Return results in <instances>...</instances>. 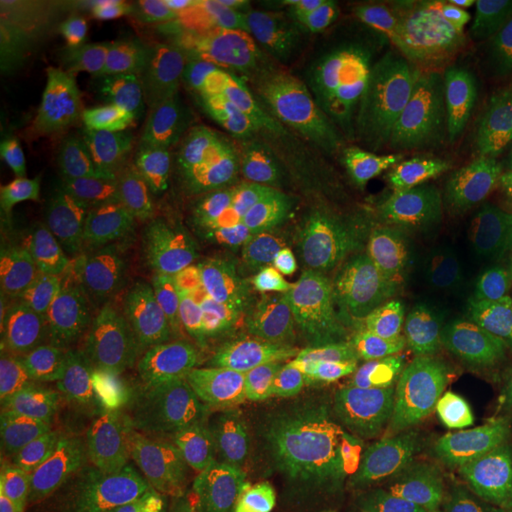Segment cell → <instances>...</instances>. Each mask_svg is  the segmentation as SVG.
Wrapping results in <instances>:
<instances>
[{
	"label": "cell",
	"mask_w": 512,
	"mask_h": 512,
	"mask_svg": "<svg viewBox=\"0 0 512 512\" xmlns=\"http://www.w3.org/2000/svg\"><path fill=\"white\" fill-rule=\"evenodd\" d=\"M145 413L157 448L280 446L249 430L209 347L190 339H171L152 358L145 382Z\"/></svg>",
	"instance_id": "obj_7"
},
{
	"label": "cell",
	"mask_w": 512,
	"mask_h": 512,
	"mask_svg": "<svg viewBox=\"0 0 512 512\" xmlns=\"http://www.w3.org/2000/svg\"><path fill=\"white\" fill-rule=\"evenodd\" d=\"M332 411L377 482L401 484L418 472L427 425V384L418 370L349 358Z\"/></svg>",
	"instance_id": "obj_8"
},
{
	"label": "cell",
	"mask_w": 512,
	"mask_h": 512,
	"mask_svg": "<svg viewBox=\"0 0 512 512\" xmlns=\"http://www.w3.org/2000/svg\"><path fill=\"white\" fill-rule=\"evenodd\" d=\"M512 406V316L479 318L460 339L444 389L456 434L486 425Z\"/></svg>",
	"instance_id": "obj_14"
},
{
	"label": "cell",
	"mask_w": 512,
	"mask_h": 512,
	"mask_svg": "<svg viewBox=\"0 0 512 512\" xmlns=\"http://www.w3.org/2000/svg\"><path fill=\"white\" fill-rule=\"evenodd\" d=\"M226 377L240 418L268 444L287 446L316 413L335 361V339L323 328H242L211 320L207 342Z\"/></svg>",
	"instance_id": "obj_5"
},
{
	"label": "cell",
	"mask_w": 512,
	"mask_h": 512,
	"mask_svg": "<svg viewBox=\"0 0 512 512\" xmlns=\"http://www.w3.org/2000/svg\"><path fill=\"white\" fill-rule=\"evenodd\" d=\"M188 185L119 169L117 209L83 316L105 337L145 335L188 309L209 280Z\"/></svg>",
	"instance_id": "obj_2"
},
{
	"label": "cell",
	"mask_w": 512,
	"mask_h": 512,
	"mask_svg": "<svg viewBox=\"0 0 512 512\" xmlns=\"http://www.w3.org/2000/svg\"><path fill=\"white\" fill-rule=\"evenodd\" d=\"M216 323L242 328H313L339 294L328 283L287 261L230 268L211 273L204 287Z\"/></svg>",
	"instance_id": "obj_12"
},
{
	"label": "cell",
	"mask_w": 512,
	"mask_h": 512,
	"mask_svg": "<svg viewBox=\"0 0 512 512\" xmlns=\"http://www.w3.org/2000/svg\"><path fill=\"white\" fill-rule=\"evenodd\" d=\"M299 501L306 512H384L366 453L335 411H316L292 437Z\"/></svg>",
	"instance_id": "obj_13"
},
{
	"label": "cell",
	"mask_w": 512,
	"mask_h": 512,
	"mask_svg": "<svg viewBox=\"0 0 512 512\" xmlns=\"http://www.w3.org/2000/svg\"><path fill=\"white\" fill-rule=\"evenodd\" d=\"M375 117L347 100L275 107L259 190L337 185L349 190L366 164Z\"/></svg>",
	"instance_id": "obj_9"
},
{
	"label": "cell",
	"mask_w": 512,
	"mask_h": 512,
	"mask_svg": "<svg viewBox=\"0 0 512 512\" xmlns=\"http://www.w3.org/2000/svg\"><path fill=\"white\" fill-rule=\"evenodd\" d=\"M268 512H306L304 508H280V510H268Z\"/></svg>",
	"instance_id": "obj_28"
},
{
	"label": "cell",
	"mask_w": 512,
	"mask_h": 512,
	"mask_svg": "<svg viewBox=\"0 0 512 512\" xmlns=\"http://www.w3.org/2000/svg\"><path fill=\"white\" fill-rule=\"evenodd\" d=\"M275 105L209 107L192 117L166 114L152 131V152L164 178L188 185L219 181L259 190Z\"/></svg>",
	"instance_id": "obj_11"
},
{
	"label": "cell",
	"mask_w": 512,
	"mask_h": 512,
	"mask_svg": "<svg viewBox=\"0 0 512 512\" xmlns=\"http://www.w3.org/2000/svg\"><path fill=\"white\" fill-rule=\"evenodd\" d=\"M501 247H503V259H505V266L510 268V273H512V242H501Z\"/></svg>",
	"instance_id": "obj_27"
},
{
	"label": "cell",
	"mask_w": 512,
	"mask_h": 512,
	"mask_svg": "<svg viewBox=\"0 0 512 512\" xmlns=\"http://www.w3.org/2000/svg\"><path fill=\"white\" fill-rule=\"evenodd\" d=\"M152 465L209 512L302 508L292 444L157 448Z\"/></svg>",
	"instance_id": "obj_10"
},
{
	"label": "cell",
	"mask_w": 512,
	"mask_h": 512,
	"mask_svg": "<svg viewBox=\"0 0 512 512\" xmlns=\"http://www.w3.org/2000/svg\"><path fill=\"white\" fill-rule=\"evenodd\" d=\"M482 290L448 233L377 275L349 358L422 373L477 323Z\"/></svg>",
	"instance_id": "obj_4"
},
{
	"label": "cell",
	"mask_w": 512,
	"mask_h": 512,
	"mask_svg": "<svg viewBox=\"0 0 512 512\" xmlns=\"http://www.w3.org/2000/svg\"><path fill=\"white\" fill-rule=\"evenodd\" d=\"M145 74L171 117H192L209 110L221 67L209 43L181 36L147 60Z\"/></svg>",
	"instance_id": "obj_20"
},
{
	"label": "cell",
	"mask_w": 512,
	"mask_h": 512,
	"mask_svg": "<svg viewBox=\"0 0 512 512\" xmlns=\"http://www.w3.org/2000/svg\"><path fill=\"white\" fill-rule=\"evenodd\" d=\"M491 512H512V489L505 496L498 498V503L491 508Z\"/></svg>",
	"instance_id": "obj_26"
},
{
	"label": "cell",
	"mask_w": 512,
	"mask_h": 512,
	"mask_svg": "<svg viewBox=\"0 0 512 512\" xmlns=\"http://www.w3.org/2000/svg\"><path fill=\"white\" fill-rule=\"evenodd\" d=\"M102 441L43 444L0 472V512H41L50 505L98 501Z\"/></svg>",
	"instance_id": "obj_15"
},
{
	"label": "cell",
	"mask_w": 512,
	"mask_h": 512,
	"mask_svg": "<svg viewBox=\"0 0 512 512\" xmlns=\"http://www.w3.org/2000/svg\"><path fill=\"white\" fill-rule=\"evenodd\" d=\"M183 17H192L190 5L3 0L5 181H29L46 171L95 107L143 64L152 38Z\"/></svg>",
	"instance_id": "obj_1"
},
{
	"label": "cell",
	"mask_w": 512,
	"mask_h": 512,
	"mask_svg": "<svg viewBox=\"0 0 512 512\" xmlns=\"http://www.w3.org/2000/svg\"><path fill=\"white\" fill-rule=\"evenodd\" d=\"M0 387L43 444H62L64 396L46 351L34 344L5 351Z\"/></svg>",
	"instance_id": "obj_19"
},
{
	"label": "cell",
	"mask_w": 512,
	"mask_h": 512,
	"mask_svg": "<svg viewBox=\"0 0 512 512\" xmlns=\"http://www.w3.org/2000/svg\"><path fill=\"white\" fill-rule=\"evenodd\" d=\"M415 86L430 93V110L451 119L467 140V150L512 152V79L486 81L467 76L420 72L401 64Z\"/></svg>",
	"instance_id": "obj_17"
},
{
	"label": "cell",
	"mask_w": 512,
	"mask_h": 512,
	"mask_svg": "<svg viewBox=\"0 0 512 512\" xmlns=\"http://www.w3.org/2000/svg\"><path fill=\"white\" fill-rule=\"evenodd\" d=\"M456 200L472 221L498 238L512 209V152L467 150Z\"/></svg>",
	"instance_id": "obj_22"
},
{
	"label": "cell",
	"mask_w": 512,
	"mask_h": 512,
	"mask_svg": "<svg viewBox=\"0 0 512 512\" xmlns=\"http://www.w3.org/2000/svg\"><path fill=\"white\" fill-rule=\"evenodd\" d=\"M325 38L356 60H413L444 46V34L418 15L411 0H351L335 5L330 8Z\"/></svg>",
	"instance_id": "obj_16"
},
{
	"label": "cell",
	"mask_w": 512,
	"mask_h": 512,
	"mask_svg": "<svg viewBox=\"0 0 512 512\" xmlns=\"http://www.w3.org/2000/svg\"><path fill=\"white\" fill-rule=\"evenodd\" d=\"M467 472L482 484H512V406L477 430L460 434Z\"/></svg>",
	"instance_id": "obj_23"
},
{
	"label": "cell",
	"mask_w": 512,
	"mask_h": 512,
	"mask_svg": "<svg viewBox=\"0 0 512 512\" xmlns=\"http://www.w3.org/2000/svg\"><path fill=\"white\" fill-rule=\"evenodd\" d=\"M330 10L299 0H247L235 3L226 31L247 50H275L297 46L311 38H325Z\"/></svg>",
	"instance_id": "obj_21"
},
{
	"label": "cell",
	"mask_w": 512,
	"mask_h": 512,
	"mask_svg": "<svg viewBox=\"0 0 512 512\" xmlns=\"http://www.w3.org/2000/svg\"><path fill=\"white\" fill-rule=\"evenodd\" d=\"M119 512H209L171 484L155 465H147L128 486Z\"/></svg>",
	"instance_id": "obj_24"
},
{
	"label": "cell",
	"mask_w": 512,
	"mask_h": 512,
	"mask_svg": "<svg viewBox=\"0 0 512 512\" xmlns=\"http://www.w3.org/2000/svg\"><path fill=\"white\" fill-rule=\"evenodd\" d=\"M465 159L463 131L430 107L375 117L366 164L347 192L363 259L377 275L446 233Z\"/></svg>",
	"instance_id": "obj_3"
},
{
	"label": "cell",
	"mask_w": 512,
	"mask_h": 512,
	"mask_svg": "<svg viewBox=\"0 0 512 512\" xmlns=\"http://www.w3.org/2000/svg\"><path fill=\"white\" fill-rule=\"evenodd\" d=\"M247 228L273 261H287L328 283L344 299L361 275V235L349 192L294 185L252 192Z\"/></svg>",
	"instance_id": "obj_6"
},
{
	"label": "cell",
	"mask_w": 512,
	"mask_h": 512,
	"mask_svg": "<svg viewBox=\"0 0 512 512\" xmlns=\"http://www.w3.org/2000/svg\"><path fill=\"white\" fill-rule=\"evenodd\" d=\"M415 69L467 79H512V0H494L482 15L446 31L437 53L413 57Z\"/></svg>",
	"instance_id": "obj_18"
},
{
	"label": "cell",
	"mask_w": 512,
	"mask_h": 512,
	"mask_svg": "<svg viewBox=\"0 0 512 512\" xmlns=\"http://www.w3.org/2000/svg\"><path fill=\"white\" fill-rule=\"evenodd\" d=\"M491 0H411L418 15L437 27L441 34L482 15Z\"/></svg>",
	"instance_id": "obj_25"
}]
</instances>
